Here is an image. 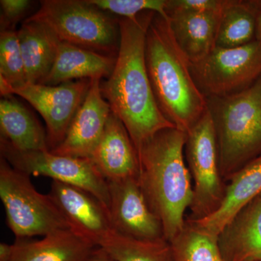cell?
<instances>
[{
	"label": "cell",
	"instance_id": "21",
	"mask_svg": "<svg viewBox=\"0 0 261 261\" xmlns=\"http://www.w3.org/2000/svg\"><path fill=\"white\" fill-rule=\"evenodd\" d=\"M1 137L21 152L49 150L47 134L23 105L13 98L0 102Z\"/></svg>",
	"mask_w": 261,
	"mask_h": 261
},
{
	"label": "cell",
	"instance_id": "11",
	"mask_svg": "<svg viewBox=\"0 0 261 261\" xmlns=\"http://www.w3.org/2000/svg\"><path fill=\"white\" fill-rule=\"evenodd\" d=\"M110 219L116 232L139 240L164 238L161 221L149 208L138 178L109 181Z\"/></svg>",
	"mask_w": 261,
	"mask_h": 261
},
{
	"label": "cell",
	"instance_id": "15",
	"mask_svg": "<svg viewBox=\"0 0 261 261\" xmlns=\"http://www.w3.org/2000/svg\"><path fill=\"white\" fill-rule=\"evenodd\" d=\"M218 244L224 261H261V195L224 226Z\"/></svg>",
	"mask_w": 261,
	"mask_h": 261
},
{
	"label": "cell",
	"instance_id": "19",
	"mask_svg": "<svg viewBox=\"0 0 261 261\" xmlns=\"http://www.w3.org/2000/svg\"><path fill=\"white\" fill-rule=\"evenodd\" d=\"M10 261H87L96 247L73 231L58 230L37 241L13 244Z\"/></svg>",
	"mask_w": 261,
	"mask_h": 261
},
{
	"label": "cell",
	"instance_id": "1",
	"mask_svg": "<svg viewBox=\"0 0 261 261\" xmlns=\"http://www.w3.org/2000/svg\"><path fill=\"white\" fill-rule=\"evenodd\" d=\"M155 14L146 11L135 20H118L116 63L101 85L103 97L126 127L137 151L161 130L176 128L158 106L146 66V37Z\"/></svg>",
	"mask_w": 261,
	"mask_h": 261
},
{
	"label": "cell",
	"instance_id": "20",
	"mask_svg": "<svg viewBox=\"0 0 261 261\" xmlns=\"http://www.w3.org/2000/svg\"><path fill=\"white\" fill-rule=\"evenodd\" d=\"M27 83L41 84L50 71L61 41L50 29L25 21L18 32Z\"/></svg>",
	"mask_w": 261,
	"mask_h": 261
},
{
	"label": "cell",
	"instance_id": "27",
	"mask_svg": "<svg viewBox=\"0 0 261 261\" xmlns=\"http://www.w3.org/2000/svg\"><path fill=\"white\" fill-rule=\"evenodd\" d=\"M2 31L9 30V25L18 21L19 18L30 7L29 0H1Z\"/></svg>",
	"mask_w": 261,
	"mask_h": 261
},
{
	"label": "cell",
	"instance_id": "26",
	"mask_svg": "<svg viewBox=\"0 0 261 261\" xmlns=\"http://www.w3.org/2000/svg\"><path fill=\"white\" fill-rule=\"evenodd\" d=\"M99 9L108 10L122 18L135 20L146 11H152L168 19V0H85Z\"/></svg>",
	"mask_w": 261,
	"mask_h": 261
},
{
	"label": "cell",
	"instance_id": "23",
	"mask_svg": "<svg viewBox=\"0 0 261 261\" xmlns=\"http://www.w3.org/2000/svg\"><path fill=\"white\" fill-rule=\"evenodd\" d=\"M118 261H176L165 238L139 240L113 231L99 246Z\"/></svg>",
	"mask_w": 261,
	"mask_h": 261
},
{
	"label": "cell",
	"instance_id": "32",
	"mask_svg": "<svg viewBox=\"0 0 261 261\" xmlns=\"http://www.w3.org/2000/svg\"><path fill=\"white\" fill-rule=\"evenodd\" d=\"M250 261H260V260H250Z\"/></svg>",
	"mask_w": 261,
	"mask_h": 261
},
{
	"label": "cell",
	"instance_id": "2",
	"mask_svg": "<svg viewBox=\"0 0 261 261\" xmlns=\"http://www.w3.org/2000/svg\"><path fill=\"white\" fill-rule=\"evenodd\" d=\"M187 133L161 130L138 152V181L149 208L161 221L170 242L183 228L193 198V185L185 155Z\"/></svg>",
	"mask_w": 261,
	"mask_h": 261
},
{
	"label": "cell",
	"instance_id": "31",
	"mask_svg": "<svg viewBox=\"0 0 261 261\" xmlns=\"http://www.w3.org/2000/svg\"><path fill=\"white\" fill-rule=\"evenodd\" d=\"M255 40L261 44V9L259 11L257 17L256 24V35H255Z\"/></svg>",
	"mask_w": 261,
	"mask_h": 261
},
{
	"label": "cell",
	"instance_id": "10",
	"mask_svg": "<svg viewBox=\"0 0 261 261\" xmlns=\"http://www.w3.org/2000/svg\"><path fill=\"white\" fill-rule=\"evenodd\" d=\"M91 80H80L56 86L25 83L8 87V96L17 94L40 113L47 126L49 151L64 140L73 118L85 99Z\"/></svg>",
	"mask_w": 261,
	"mask_h": 261
},
{
	"label": "cell",
	"instance_id": "6",
	"mask_svg": "<svg viewBox=\"0 0 261 261\" xmlns=\"http://www.w3.org/2000/svg\"><path fill=\"white\" fill-rule=\"evenodd\" d=\"M29 177L1 157L0 197L8 226L17 239L44 237L58 230L70 229L51 197L39 193Z\"/></svg>",
	"mask_w": 261,
	"mask_h": 261
},
{
	"label": "cell",
	"instance_id": "4",
	"mask_svg": "<svg viewBox=\"0 0 261 261\" xmlns=\"http://www.w3.org/2000/svg\"><path fill=\"white\" fill-rule=\"evenodd\" d=\"M225 182L261 156V77L237 93L206 97Z\"/></svg>",
	"mask_w": 261,
	"mask_h": 261
},
{
	"label": "cell",
	"instance_id": "17",
	"mask_svg": "<svg viewBox=\"0 0 261 261\" xmlns=\"http://www.w3.org/2000/svg\"><path fill=\"white\" fill-rule=\"evenodd\" d=\"M116 61V57L60 42L50 71L40 84L56 86L75 80H101L111 75Z\"/></svg>",
	"mask_w": 261,
	"mask_h": 261
},
{
	"label": "cell",
	"instance_id": "25",
	"mask_svg": "<svg viewBox=\"0 0 261 261\" xmlns=\"http://www.w3.org/2000/svg\"><path fill=\"white\" fill-rule=\"evenodd\" d=\"M0 75L12 87L27 83L18 33L10 29L0 35Z\"/></svg>",
	"mask_w": 261,
	"mask_h": 261
},
{
	"label": "cell",
	"instance_id": "30",
	"mask_svg": "<svg viewBox=\"0 0 261 261\" xmlns=\"http://www.w3.org/2000/svg\"><path fill=\"white\" fill-rule=\"evenodd\" d=\"M13 245L0 244V261H10L13 253Z\"/></svg>",
	"mask_w": 261,
	"mask_h": 261
},
{
	"label": "cell",
	"instance_id": "18",
	"mask_svg": "<svg viewBox=\"0 0 261 261\" xmlns=\"http://www.w3.org/2000/svg\"><path fill=\"white\" fill-rule=\"evenodd\" d=\"M226 184L224 200L219 210L205 219L191 221L216 237L244 206L261 195V156L234 173Z\"/></svg>",
	"mask_w": 261,
	"mask_h": 261
},
{
	"label": "cell",
	"instance_id": "7",
	"mask_svg": "<svg viewBox=\"0 0 261 261\" xmlns=\"http://www.w3.org/2000/svg\"><path fill=\"white\" fill-rule=\"evenodd\" d=\"M185 160L193 185L187 220L199 221L219 210L224 200L226 182L220 171L214 122L208 110L187 133Z\"/></svg>",
	"mask_w": 261,
	"mask_h": 261
},
{
	"label": "cell",
	"instance_id": "5",
	"mask_svg": "<svg viewBox=\"0 0 261 261\" xmlns=\"http://www.w3.org/2000/svg\"><path fill=\"white\" fill-rule=\"evenodd\" d=\"M25 21L45 25L61 42L108 56L118 50L119 25L86 1H41L40 8Z\"/></svg>",
	"mask_w": 261,
	"mask_h": 261
},
{
	"label": "cell",
	"instance_id": "3",
	"mask_svg": "<svg viewBox=\"0 0 261 261\" xmlns=\"http://www.w3.org/2000/svg\"><path fill=\"white\" fill-rule=\"evenodd\" d=\"M145 60L154 98L163 116L188 133L207 111L190 61L176 42L169 20L154 15L147 30Z\"/></svg>",
	"mask_w": 261,
	"mask_h": 261
},
{
	"label": "cell",
	"instance_id": "24",
	"mask_svg": "<svg viewBox=\"0 0 261 261\" xmlns=\"http://www.w3.org/2000/svg\"><path fill=\"white\" fill-rule=\"evenodd\" d=\"M169 243L176 261H224L218 237L189 220Z\"/></svg>",
	"mask_w": 261,
	"mask_h": 261
},
{
	"label": "cell",
	"instance_id": "22",
	"mask_svg": "<svg viewBox=\"0 0 261 261\" xmlns=\"http://www.w3.org/2000/svg\"><path fill=\"white\" fill-rule=\"evenodd\" d=\"M261 0H224L216 47H240L255 40Z\"/></svg>",
	"mask_w": 261,
	"mask_h": 261
},
{
	"label": "cell",
	"instance_id": "8",
	"mask_svg": "<svg viewBox=\"0 0 261 261\" xmlns=\"http://www.w3.org/2000/svg\"><path fill=\"white\" fill-rule=\"evenodd\" d=\"M190 68L206 97L237 93L261 77V44L256 40L231 48L216 47Z\"/></svg>",
	"mask_w": 261,
	"mask_h": 261
},
{
	"label": "cell",
	"instance_id": "16",
	"mask_svg": "<svg viewBox=\"0 0 261 261\" xmlns=\"http://www.w3.org/2000/svg\"><path fill=\"white\" fill-rule=\"evenodd\" d=\"M221 12L167 8L175 39L190 62L202 59L216 47Z\"/></svg>",
	"mask_w": 261,
	"mask_h": 261
},
{
	"label": "cell",
	"instance_id": "14",
	"mask_svg": "<svg viewBox=\"0 0 261 261\" xmlns=\"http://www.w3.org/2000/svg\"><path fill=\"white\" fill-rule=\"evenodd\" d=\"M90 159L103 177L109 181L138 178V153L121 120L111 111L102 138Z\"/></svg>",
	"mask_w": 261,
	"mask_h": 261
},
{
	"label": "cell",
	"instance_id": "29",
	"mask_svg": "<svg viewBox=\"0 0 261 261\" xmlns=\"http://www.w3.org/2000/svg\"><path fill=\"white\" fill-rule=\"evenodd\" d=\"M87 261H118L102 247H97Z\"/></svg>",
	"mask_w": 261,
	"mask_h": 261
},
{
	"label": "cell",
	"instance_id": "9",
	"mask_svg": "<svg viewBox=\"0 0 261 261\" xmlns=\"http://www.w3.org/2000/svg\"><path fill=\"white\" fill-rule=\"evenodd\" d=\"M1 157L15 169L29 176H47L53 181L72 185L88 192L109 208L108 182L89 159L58 155L49 150L21 152L1 137Z\"/></svg>",
	"mask_w": 261,
	"mask_h": 261
},
{
	"label": "cell",
	"instance_id": "28",
	"mask_svg": "<svg viewBox=\"0 0 261 261\" xmlns=\"http://www.w3.org/2000/svg\"><path fill=\"white\" fill-rule=\"evenodd\" d=\"M224 0H168L167 8L195 12H221Z\"/></svg>",
	"mask_w": 261,
	"mask_h": 261
},
{
	"label": "cell",
	"instance_id": "12",
	"mask_svg": "<svg viewBox=\"0 0 261 261\" xmlns=\"http://www.w3.org/2000/svg\"><path fill=\"white\" fill-rule=\"evenodd\" d=\"M70 229L95 247L114 231L108 210L88 192L53 181L49 194Z\"/></svg>",
	"mask_w": 261,
	"mask_h": 261
},
{
	"label": "cell",
	"instance_id": "13",
	"mask_svg": "<svg viewBox=\"0 0 261 261\" xmlns=\"http://www.w3.org/2000/svg\"><path fill=\"white\" fill-rule=\"evenodd\" d=\"M99 79L91 80L88 93L70 123L64 140L50 152L58 155L89 159L102 138L111 113L101 92Z\"/></svg>",
	"mask_w": 261,
	"mask_h": 261
}]
</instances>
